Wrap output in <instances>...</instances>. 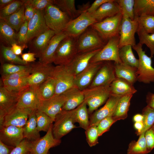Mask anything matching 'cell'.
Instances as JSON below:
<instances>
[{
    "label": "cell",
    "mask_w": 154,
    "mask_h": 154,
    "mask_svg": "<svg viewBox=\"0 0 154 154\" xmlns=\"http://www.w3.org/2000/svg\"><path fill=\"white\" fill-rule=\"evenodd\" d=\"M137 33L139 39V43L142 45H146L150 50V57H153L154 55V33H147L139 25Z\"/></svg>",
    "instance_id": "43"
},
{
    "label": "cell",
    "mask_w": 154,
    "mask_h": 154,
    "mask_svg": "<svg viewBox=\"0 0 154 154\" xmlns=\"http://www.w3.org/2000/svg\"><path fill=\"white\" fill-rule=\"evenodd\" d=\"M49 29L44 17V10H37L32 18L28 21L26 43Z\"/></svg>",
    "instance_id": "19"
},
{
    "label": "cell",
    "mask_w": 154,
    "mask_h": 154,
    "mask_svg": "<svg viewBox=\"0 0 154 154\" xmlns=\"http://www.w3.org/2000/svg\"><path fill=\"white\" fill-rule=\"evenodd\" d=\"M31 72L28 78V86H39L50 76L54 66L39 61L31 64Z\"/></svg>",
    "instance_id": "15"
},
{
    "label": "cell",
    "mask_w": 154,
    "mask_h": 154,
    "mask_svg": "<svg viewBox=\"0 0 154 154\" xmlns=\"http://www.w3.org/2000/svg\"><path fill=\"white\" fill-rule=\"evenodd\" d=\"M116 78L114 65L110 61H104L88 87L110 85Z\"/></svg>",
    "instance_id": "21"
},
{
    "label": "cell",
    "mask_w": 154,
    "mask_h": 154,
    "mask_svg": "<svg viewBox=\"0 0 154 154\" xmlns=\"http://www.w3.org/2000/svg\"><path fill=\"white\" fill-rule=\"evenodd\" d=\"M0 54L2 63H6L22 65H26L29 64L14 54L11 47L1 44H0Z\"/></svg>",
    "instance_id": "37"
},
{
    "label": "cell",
    "mask_w": 154,
    "mask_h": 154,
    "mask_svg": "<svg viewBox=\"0 0 154 154\" xmlns=\"http://www.w3.org/2000/svg\"><path fill=\"white\" fill-rule=\"evenodd\" d=\"M77 37L67 36L59 44L54 55L53 62L56 65H66L78 53Z\"/></svg>",
    "instance_id": "4"
},
{
    "label": "cell",
    "mask_w": 154,
    "mask_h": 154,
    "mask_svg": "<svg viewBox=\"0 0 154 154\" xmlns=\"http://www.w3.org/2000/svg\"><path fill=\"white\" fill-rule=\"evenodd\" d=\"M27 47V45H20L15 43L12 44L11 46L13 53L18 56L21 55L23 50Z\"/></svg>",
    "instance_id": "57"
},
{
    "label": "cell",
    "mask_w": 154,
    "mask_h": 154,
    "mask_svg": "<svg viewBox=\"0 0 154 154\" xmlns=\"http://www.w3.org/2000/svg\"><path fill=\"white\" fill-rule=\"evenodd\" d=\"M35 57V54L29 52L23 54L21 55L22 59L27 63L35 62L36 60Z\"/></svg>",
    "instance_id": "59"
},
{
    "label": "cell",
    "mask_w": 154,
    "mask_h": 154,
    "mask_svg": "<svg viewBox=\"0 0 154 154\" xmlns=\"http://www.w3.org/2000/svg\"><path fill=\"white\" fill-rule=\"evenodd\" d=\"M85 133L87 142L90 147L95 146L98 143L99 136L97 125L90 126L85 130Z\"/></svg>",
    "instance_id": "49"
},
{
    "label": "cell",
    "mask_w": 154,
    "mask_h": 154,
    "mask_svg": "<svg viewBox=\"0 0 154 154\" xmlns=\"http://www.w3.org/2000/svg\"><path fill=\"white\" fill-rule=\"evenodd\" d=\"M96 22L92 15L85 11L76 18L71 20L63 31L67 36L78 37L88 27Z\"/></svg>",
    "instance_id": "10"
},
{
    "label": "cell",
    "mask_w": 154,
    "mask_h": 154,
    "mask_svg": "<svg viewBox=\"0 0 154 154\" xmlns=\"http://www.w3.org/2000/svg\"><path fill=\"white\" fill-rule=\"evenodd\" d=\"M134 20L137 21L139 25L147 33H154V16L142 15L135 17Z\"/></svg>",
    "instance_id": "45"
},
{
    "label": "cell",
    "mask_w": 154,
    "mask_h": 154,
    "mask_svg": "<svg viewBox=\"0 0 154 154\" xmlns=\"http://www.w3.org/2000/svg\"><path fill=\"white\" fill-rule=\"evenodd\" d=\"M111 94L122 96L135 93L137 90L133 85L126 80L116 77L110 85Z\"/></svg>",
    "instance_id": "32"
},
{
    "label": "cell",
    "mask_w": 154,
    "mask_h": 154,
    "mask_svg": "<svg viewBox=\"0 0 154 154\" xmlns=\"http://www.w3.org/2000/svg\"><path fill=\"white\" fill-rule=\"evenodd\" d=\"M52 131L54 137L60 139L70 133L73 129L77 128L74 117V110L70 111L63 110L56 116Z\"/></svg>",
    "instance_id": "6"
},
{
    "label": "cell",
    "mask_w": 154,
    "mask_h": 154,
    "mask_svg": "<svg viewBox=\"0 0 154 154\" xmlns=\"http://www.w3.org/2000/svg\"><path fill=\"white\" fill-rule=\"evenodd\" d=\"M101 49L78 53L70 63L65 66L76 76L88 66L92 58Z\"/></svg>",
    "instance_id": "24"
},
{
    "label": "cell",
    "mask_w": 154,
    "mask_h": 154,
    "mask_svg": "<svg viewBox=\"0 0 154 154\" xmlns=\"http://www.w3.org/2000/svg\"><path fill=\"white\" fill-rule=\"evenodd\" d=\"M31 67V64L26 65L14 64L9 63H2V76H7L27 70Z\"/></svg>",
    "instance_id": "46"
},
{
    "label": "cell",
    "mask_w": 154,
    "mask_h": 154,
    "mask_svg": "<svg viewBox=\"0 0 154 154\" xmlns=\"http://www.w3.org/2000/svg\"><path fill=\"white\" fill-rule=\"evenodd\" d=\"M134 128L136 130V134L139 135L141 134L143 128V124L142 122H135L134 125Z\"/></svg>",
    "instance_id": "61"
},
{
    "label": "cell",
    "mask_w": 154,
    "mask_h": 154,
    "mask_svg": "<svg viewBox=\"0 0 154 154\" xmlns=\"http://www.w3.org/2000/svg\"><path fill=\"white\" fill-rule=\"evenodd\" d=\"M67 36L63 31L55 34L51 39L42 54L39 58V61L46 64L53 62L55 53L59 44Z\"/></svg>",
    "instance_id": "26"
},
{
    "label": "cell",
    "mask_w": 154,
    "mask_h": 154,
    "mask_svg": "<svg viewBox=\"0 0 154 154\" xmlns=\"http://www.w3.org/2000/svg\"><path fill=\"white\" fill-rule=\"evenodd\" d=\"M41 100L38 87L28 86L21 91L16 106L21 108L37 110Z\"/></svg>",
    "instance_id": "12"
},
{
    "label": "cell",
    "mask_w": 154,
    "mask_h": 154,
    "mask_svg": "<svg viewBox=\"0 0 154 154\" xmlns=\"http://www.w3.org/2000/svg\"><path fill=\"white\" fill-rule=\"evenodd\" d=\"M53 124L42 137L31 142L30 152L32 154H48L50 149L59 145L61 140L55 138L52 131Z\"/></svg>",
    "instance_id": "16"
},
{
    "label": "cell",
    "mask_w": 154,
    "mask_h": 154,
    "mask_svg": "<svg viewBox=\"0 0 154 154\" xmlns=\"http://www.w3.org/2000/svg\"><path fill=\"white\" fill-rule=\"evenodd\" d=\"M120 10L122 17L134 20L135 0H116Z\"/></svg>",
    "instance_id": "42"
},
{
    "label": "cell",
    "mask_w": 154,
    "mask_h": 154,
    "mask_svg": "<svg viewBox=\"0 0 154 154\" xmlns=\"http://www.w3.org/2000/svg\"><path fill=\"white\" fill-rule=\"evenodd\" d=\"M107 42L97 31L90 26L77 37L78 53L102 49Z\"/></svg>",
    "instance_id": "3"
},
{
    "label": "cell",
    "mask_w": 154,
    "mask_h": 154,
    "mask_svg": "<svg viewBox=\"0 0 154 154\" xmlns=\"http://www.w3.org/2000/svg\"><path fill=\"white\" fill-rule=\"evenodd\" d=\"M114 67L116 77L124 79L133 85L137 81V68L122 62L115 63Z\"/></svg>",
    "instance_id": "31"
},
{
    "label": "cell",
    "mask_w": 154,
    "mask_h": 154,
    "mask_svg": "<svg viewBox=\"0 0 154 154\" xmlns=\"http://www.w3.org/2000/svg\"><path fill=\"white\" fill-rule=\"evenodd\" d=\"M135 17L142 15L154 16V0H135Z\"/></svg>",
    "instance_id": "36"
},
{
    "label": "cell",
    "mask_w": 154,
    "mask_h": 154,
    "mask_svg": "<svg viewBox=\"0 0 154 154\" xmlns=\"http://www.w3.org/2000/svg\"><path fill=\"white\" fill-rule=\"evenodd\" d=\"M116 121L112 116L107 117L101 121L97 125L99 137L109 131L111 126Z\"/></svg>",
    "instance_id": "50"
},
{
    "label": "cell",
    "mask_w": 154,
    "mask_h": 154,
    "mask_svg": "<svg viewBox=\"0 0 154 154\" xmlns=\"http://www.w3.org/2000/svg\"><path fill=\"white\" fill-rule=\"evenodd\" d=\"M121 96L111 94L104 105L92 114L90 118L89 126L97 125L103 119L112 116Z\"/></svg>",
    "instance_id": "18"
},
{
    "label": "cell",
    "mask_w": 154,
    "mask_h": 154,
    "mask_svg": "<svg viewBox=\"0 0 154 154\" xmlns=\"http://www.w3.org/2000/svg\"><path fill=\"white\" fill-rule=\"evenodd\" d=\"M121 13L116 0H110L103 4L95 12L91 14L97 22Z\"/></svg>",
    "instance_id": "28"
},
{
    "label": "cell",
    "mask_w": 154,
    "mask_h": 154,
    "mask_svg": "<svg viewBox=\"0 0 154 154\" xmlns=\"http://www.w3.org/2000/svg\"><path fill=\"white\" fill-rule=\"evenodd\" d=\"M66 97L65 102L62 110L70 111L79 106L84 101V96L82 91L75 86L63 93Z\"/></svg>",
    "instance_id": "27"
},
{
    "label": "cell",
    "mask_w": 154,
    "mask_h": 154,
    "mask_svg": "<svg viewBox=\"0 0 154 154\" xmlns=\"http://www.w3.org/2000/svg\"><path fill=\"white\" fill-rule=\"evenodd\" d=\"M122 15L120 13L116 15L95 23L90 26L99 33L102 38L108 41L110 38L119 35Z\"/></svg>",
    "instance_id": "8"
},
{
    "label": "cell",
    "mask_w": 154,
    "mask_h": 154,
    "mask_svg": "<svg viewBox=\"0 0 154 154\" xmlns=\"http://www.w3.org/2000/svg\"><path fill=\"white\" fill-rule=\"evenodd\" d=\"M24 5L25 7L24 21H29L34 15L36 10L32 6L29 4L24 2Z\"/></svg>",
    "instance_id": "55"
},
{
    "label": "cell",
    "mask_w": 154,
    "mask_h": 154,
    "mask_svg": "<svg viewBox=\"0 0 154 154\" xmlns=\"http://www.w3.org/2000/svg\"><path fill=\"white\" fill-rule=\"evenodd\" d=\"M104 62L90 63L84 70L75 76V85L81 91L88 87Z\"/></svg>",
    "instance_id": "20"
},
{
    "label": "cell",
    "mask_w": 154,
    "mask_h": 154,
    "mask_svg": "<svg viewBox=\"0 0 154 154\" xmlns=\"http://www.w3.org/2000/svg\"><path fill=\"white\" fill-rule=\"evenodd\" d=\"M66 100L64 93L54 95L48 100H41L37 110L48 115L54 122L56 116L62 110Z\"/></svg>",
    "instance_id": "17"
},
{
    "label": "cell",
    "mask_w": 154,
    "mask_h": 154,
    "mask_svg": "<svg viewBox=\"0 0 154 154\" xmlns=\"http://www.w3.org/2000/svg\"><path fill=\"white\" fill-rule=\"evenodd\" d=\"M138 27V23L136 20L122 17L119 31V48L127 45L133 46L136 44L135 34Z\"/></svg>",
    "instance_id": "13"
},
{
    "label": "cell",
    "mask_w": 154,
    "mask_h": 154,
    "mask_svg": "<svg viewBox=\"0 0 154 154\" xmlns=\"http://www.w3.org/2000/svg\"><path fill=\"white\" fill-rule=\"evenodd\" d=\"M145 137L149 153L154 148V125L145 132Z\"/></svg>",
    "instance_id": "54"
},
{
    "label": "cell",
    "mask_w": 154,
    "mask_h": 154,
    "mask_svg": "<svg viewBox=\"0 0 154 154\" xmlns=\"http://www.w3.org/2000/svg\"><path fill=\"white\" fill-rule=\"evenodd\" d=\"M24 5L23 0H15L0 9V18H3L16 12Z\"/></svg>",
    "instance_id": "48"
},
{
    "label": "cell",
    "mask_w": 154,
    "mask_h": 154,
    "mask_svg": "<svg viewBox=\"0 0 154 154\" xmlns=\"http://www.w3.org/2000/svg\"><path fill=\"white\" fill-rule=\"evenodd\" d=\"M133 94H129L121 96L119 99L112 117L117 121L124 119L127 117L131 100Z\"/></svg>",
    "instance_id": "34"
},
{
    "label": "cell",
    "mask_w": 154,
    "mask_h": 154,
    "mask_svg": "<svg viewBox=\"0 0 154 154\" xmlns=\"http://www.w3.org/2000/svg\"><path fill=\"white\" fill-rule=\"evenodd\" d=\"M110 0H96L86 11L92 14L95 12L103 4Z\"/></svg>",
    "instance_id": "56"
},
{
    "label": "cell",
    "mask_w": 154,
    "mask_h": 154,
    "mask_svg": "<svg viewBox=\"0 0 154 154\" xmlns=\"http://www.w3.org/2000/svg\"><path fill=\"white\" fill-rule=\"evenodd\" d=\"M46 25L55 34L62 32L72 20L68 15L53 4L48 5L44 10Z\"/></svg>",
    "instance_id": "2"
},
{
    "label": "cell",
    "mask_w": 154,
    "mask_h": 154,
    "mask_svg": "<svg viewBox=\"0 0 154 154\" xmlns=\"http://www.w3.org/2000/svg\"><path fill=\"white\" fill-rule=\"evenodd\" d=\"M31 72V67L25 70L2 76L3 86L8 90L20 92L28 86V78Z\"/></svg>",
    "instance_id": "14"
},
{
    "label": "cell",
    "mask_w": 154,
    "mask_h": 154,
    "mask_svg": "<svg viewBox=\"0 0 154 154\" xmlns=\"http://www.w3.org/2000/svg\"><path fill=\"white\" fill-rule=\"evenodd\" d=\"M25 7L24 5L18 11L14 13L3 19L9 25L18 32L24 23V11Z\"/></svg>",
    "instance_id": "39"
},
{
    "label": "cell",
    "mask_w": 154,
    "mask_h": 154,
    "mask_svg": "<svg viewBox=\"0 0 154 154\" xmlns=\"http://www.w3.org/2000/svg\"><path fill=\"white\" fill-rule=\"evenodd\" d=\"M14 147L8 145L0 140V154H10Z\"/></svg>",
    "instance_id": "58"
},
{
    "label": "cell",
    "mask_w": 154,
    "mask_h": 154,
    "mask_svg": "<svg viewBox=\"0 0 154 154\" xmlns=\"http://www.w3.org/2000/svg\"><path fill=\"white\" fill-rule=\"evenodd\" d=\"M143 116L142 114H137L133 117V120L135 122H143Z\"/></svg>",
    "instance_id": "63"
},
{
    "label": "cell",
    "mask_w": 154,
    "mask_h": 154,
    "mask_svg": "<svg viewBox=\"0 0 154 154\" xmlns=\"http://www.w3.org/2000/svg\"><path fill=\"white\" fill-rule=\"evenodd\" d=\"M33 110L16 106L0 118V127L13 125L23 127L27 121L29 115Z\"/></svg>",
    "instance_id": "11"
},
{
    "label": "cell",
    "mask_w": 154,
    "mask_h": 154,
    "mask_svg": "<svg viewBox=\"0 0 154 154\" xmlns=\"http://www.w3.org/2000/svg\"><path fill=\"white\" fill-rule=\"evenodd\" d=\"M36 115L38 131L47 132L53 122L51 118L44 113L38 110L36 111Z\"/></svg>",
    "instance_id": "44"
},
{
    "label": "cell",
    "mask_w": 154,
    "mask_h": 154,
    "mask_svg": "<svg viewBox=\"0 0 154 154\" xmlns=\"http://www.w3.org/2000/svg\"><path fill=\"white\" fill-rule=\"evenodd\" d=\"M15 0H0V9L6 6L14 1Z\"/></svg>",
    "instance_id": "62"
},
{
    "label": "cell",
    "mask_w": 154,
    "mask_h": 154,
    "mask_svg": "<svg viewBox=\"0 0 154 154\" xmlns=\"http://www.w3.org/2000/svg\"><path fill=\"white\" fill-rule=\"evenodd\" d=\"M87 106L86 103L84 100L81 104L74 109L76 122L78 123L79 127L85 130L90 126V119Z\"/></svg>",
    "instance_id": "35"
},
{
    "label": "cell",
    "mask_w": 154,
    "mask_h": 154,
    "mask_svg": "<svg viewBox=\"0 0 154 154\" xmlns=\"http://www.w3.org/2000/svg\"><path fill=\"white\" fill-rule=\"evenodd\" d=\"M28 154H32L30 152L29 153H28Z\"/></svg>",
    "instance_id": "64"
},
{
    "label": "cell",
    "mask_w": 154,
    "mask_h": 154,
    "mask_svg": "<svg viewBox=\"0 0 154 154\" xmlns=\"http://www.w3.org/2000/svg\"><path fill=\"white\" fill-rule=\"evenodd\" d=\"M42 100H48L55 94V84L54 81L51 77H48L38 87Z\"/></svg>",
    "instance_id": "41"
},
{
    "label": "cell",
    "mask_w": 154,
    "mask_h": 154,
    "mask_svg": "<svg viewBox=\"0 0 154 154\" xmlns=\"http://www.w3.org/2000/svg\"><path fill=\"white\" fill-rule=\"evenodd\" d=\"M50 77L53 79L55 82V95L62 94L75 86V76L65 65L54 66Z\"/></svg>",
    "instance_id": "7"
},
{
    "label": "cell",
    "mask_w": 154,
    "mask_h": 154,
    "mask_svg": "<svg viewBox=\"0 0 154 154\" xmlns=\"http://www.w3.org/2000/svg\"><path fill=\"white\" fill-rule=\"evenodd\" d=\"M119 36L110 38L104 47L91 59L90 63L113 61L122 62L119 56Z\"/></svg>",
    "instance_id": "9"
},
{
    "label": "cell",
    "mask_w": 154,
    "mask_h": 154,
    "mask_svg": "<svg viewBox=\"0 0 154 154\" xmlns=\"http://www.w3.org/2000/svg\"><path fill=\"white\" fill-rule=\"evenodd\" d=\"M55 34L54 31L49 29L43 33L35 37L27 44L29 52L35 54L38 58L46 49L51 39Z\"/></svg>",
    "instance_id": "23"
},
{
    "label": "cell",
    "mask_w": 154,
    "mask_h": 154,
    "mask_svg": "<svg viewBox=\"0 0 154 154\" xmlns=\"http://www.w3.org/2000/svg\"><path fill=\"white\" fill-rule=\"evenodd\" d=\"M0 128V140L8 145L15 147L24 139L23 127L9 125Z\"/></svg>",
    "instance_id": "22"
},
{
    "label": "cell",
    "mask_w": 154,
    "mask_h": 154,
    "mask_svg": "<svg viewBox=\"0 0 154 154\" xmlns=\"http://www.w3.org/2000/svg\"><path fill=\"white\" fill-rule=\"evenodd\" d=\"M21 92V91H20ZM20 92L10 91L3 85L0 87V118L9 110L16 106Z\"/></svg>",
    "instance_id": "25"
},
{
    "label": "cell",
    "mask_w": 154,
    "mask_h": 154,
    "mask_svg": "<svg viewBox=\"0 0 154 154\" xmlns=\"http://www.w3.org/2000/svg\"><path fill=\"white\" fill-rule=\"evenodd\" d=\"M142 114L143 116V128L141 134L154 125V109L147 105L143 109Z\"/></svg>",
    "instance_id": "47"
},
{
    "label": "cell",
    "mask_w": 154,
    "mask_h": 154,
    "mask_svg": "<svg viewBox=\"0 0 154 154\" xmlns=\"http://www.w3.org/2000/svg\"><path fill=\"white\" fill-rule=\"evenodd\" d=\"M52 0H23L24 2L29 4L37 10H44L49 5L54 4Z\"/></svg>",
    "instance_id": "52"
},
{
    "label": "cell",
    "mask_w": 154,
    "mask_h": 154,
    "mask_svg": "<svg viewBox=\"0 0 154 154\" xmlns=\"http://www.w3.org/2000/svg\"><path fill=\"white\" fill-rule=\"evenodd\" d=\"M53 4L66 13L71 20L78 17L90 6L89 3H88L77 9L74 0H54Z\"/></svg>",
    "instance_id": "29"
},
{
    "label": "cell",
    "mask_w": 154,
    "mask_h": 154,
    "mask_svg": "<svg viewBox=\"0 0 154 154\" xmlns=\"http://www.w3.org/2000/svg\"><path fill=\"white\" fill-rule=\"evenodd\" d=\"M146 102L147 106L154 109V94L148 92L146 96Z\"/></svg>",
    "instance_id": "60"
},
{
    "label": "cell",
    "mask_w": 154,
    "mask_h": 154,
    "mask_svg": "<svg viewBox=\"0 0 154 154\" xmlns=\"http://www.w3.org/2000/svg\"><path fill=\"white\" fill-rule=\"evenodd\" d=\"M31 142L24 139L14 147L10 154H28L30 152Z\"/></svg>",
    "instance_id": "51"
},
{
    "label": "cell",
    "mask_w": 154,
    "mask_h": 154,
    "mask_svg": "<svg viewBox=\"0 0 154 154\" xmlns=\"http://www.w3.org/2000/svg\"><path fill=\"white\" fill-rule=\"evenodd\" d=\"M110 85L88 87L82 90L89 114H92L106 102L111 94Z\"/></svg>",
    "instance_id": "1"
},
{
    "label": "cell",
    "mask_w": 154,
    "mask_h": 154,
    "mask_svg": "<svg viewBox=\"0 0 154 154\" xmlns=\"http://www.w3.org/2000/svg\"><path fill=\"white\" fill-rule=\"evenodd\" d=\"M143 45L138 42L132 48L137 52L139 65L137 69V80L145 84L154 82V68L152 65L151 57H149L143 50Z\"/></svg>",
    "instance_id": "5"
},
{
    "label": "cell",
    "mask_w": 154,
    "mask_h": 154,
    "mask_svg": "<svg viewBox=\"0 0 154 154\" xmlns=\"http://www.w3.org/2000/svg\"><path fill=\"white\" fill-rule=\"evenodd\" d=\"M145 137V132L140 135L137 141H132L129 143L127 151V154H148Z\"/></svg>",
    "instance_id": "40"
},
{
    "label": "cell",
    "mask_w": 154,
    "mask_h": 154,
    "mask_svg": "<svg viewBox=\"0 0 154 154\" xmlns=\"http://www.w3.org/2000/svg\"><path fill=\"white\" fill-rule=\"evenodd\" d=\"M18 33L2 19L0 18V38L1 43L11 47L12 44H17Z\"/></svg>",
    "instance_id": "30"
},
{
    "label": "cell",
    "mask_w": 154,
    "mask_h": 154,
    "mask_svg": "<svg viewBox=\"0 0 154 154\" xmlns=\"http://www.w3.org/2000/svg\"><path fill=\"white\" fill-rule=\"evenodd\" d=\"M33 110L29 115L28 119L23 127L24 139L32 142L40 138L39 132L37 128L36 111Z\"/></svg>",
    "instance_id": "33"
},
{
    "label": "cell",
    "mask_w": 154,
    "mask_h": 154,
    "mask_svg": "<svg viewBox=\"0 0 154 154\" xmlns=\"http://www.w3.org/2000/svg\"><path fill=\"white\" fill-rule=\"evenodd\" d=\"M132 48L131 45H127L119 48V57L122 63L137 68L139 65V60L134 56Z\"/></svg>",
    "instance_id": "38"
},
{
    "label": "cell",
    "mask_w": 154,
    "mask_h": 154,
    "mask_svg": "<svg viewBox=\"0 0 154 154\" xmlns=\"http://www.w3.org/2000/svg\"><path fill=\"white\" fill-rule=\"evenodd\" d=\"M28 21H25L18 32L17 44L21 45H27L26 43V36L28 31Z\"/></svg>",
    "instance_id": "53"
}]
</instances>
